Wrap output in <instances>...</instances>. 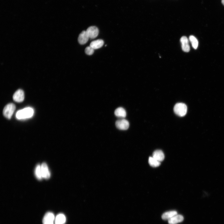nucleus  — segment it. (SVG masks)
I'll use <instances>...</instances> for the list:
<instances>
[{
  "label": "nucleus",
  "instance_id": "17",
  "mask_svg": "<svg viewBox=\"0 0 224 224\" xmlns=\"http://www.w3.org/2000/svg\"><path fill=\"white\" fill-rule=\"evenodd\" d=\"M149 165L153 167H158L160 165V162L156 160L153 156L149 158Z\"/></svg>",
  "mask_w": 224,
  "mask_h": 224
},
{
  "label": "nucleus",
  "instance_id": "15",
  "mask_svg": "<svg viewBox=\"0 0 224 224\" xmlns=\"http://www.w3.org/2000/svg\"><path fill=\"white\" fill-rule=\"evenodd\" d=\"M177 214V212L175 211H171L164 213L162 218L163 220H168L175 216Z\"/></svg>",
  "mask_w": 224,
  "mask_h": 224
},
{
  "label": "nucleus",
  "instance_id": "8",
  "mask_svg": "<svg viewBox=\"0 0 224 224\" xmlns=\"http://www.w3.org/2000/svg\"><path fill=\"white\" fill-rule=\"evenodd\" d=\"M183 50L185 52H188L190 51V46L189 40L186 36L182 37L180 39Z\"/></svg>",
  "mask_w": 224,
  "mask_h": 224
},
{
  "label": "nucleus",
  "instance_id": "16",
  "mask_svg": "<svg viewBox=\"0 0 224 224\" xmlns=\"http://www.w3.org/2000/svg\"><path fill=\"white\" fill-rule=\"evenodd\" d=\"M66 218L65 215L62 214H58L55 220V224H64L66 222Z\"/></svg>",
  "mask_w": 224,
  "mask_h": 224
},
{
  "label": "nucleus",
  "instance_id": "7",
  "mask_svg": "<svg viewBox=\"0 0 224 224\" xmlns=\"http://www.w3.org/2000/svg\"><path fill=\"white\" fill-rule=\"evenodd\" d=\"M55 217L54 214L49 212L44 216L43 219V224H54Z\"/></svg>",
  "mask_w": 224,
  "mask_h": 224
},
{
  "label": "nucleus",
  "instance_id": "21",
  "mask_svg": "<svg viewBox=\"0 0 224 224\" xmlns=\"http://www.w3.org/2000/svg\"><path fill=\"white\" fill-rule=\"evenodd\" d=\"M222 3L223 5L224 6V0H222Z\"/></svg>",
  "mask_w": 224,
  "mask_h": 224
},
{
  "label": "nucleus",
  "instance_id": "9",
  "mask_svg": "<svg viewBox=\"0 0 224 224\" xmlns=\"http://www.w3.org/2000/svg\"><path fill=\"white\" fill-rule=\"evenodd\" d=\"M42 177L46 179H48L50 177V173L48 166L45 163H43L41 166Z\"/></svg>",
  "mask_w": 224,
  "mask_h": 224
},
{
  "label": "nucleus",
  "instance_id": "4",
  "mask_svg": "<svg viewBox=\"0 0 224 224\" xmlns=\"http://www.w3.org/2000/svg\"><path fill=\"white\" fill-rule=\"evenodd\" d=\"M129 124L128 121L124 119L118 120L116 122V127L120 130H127L129 128Z\"/></svg>",
  "mask_w": 224,
  "mask_h": 224
},
{
  "label": "nucleus",
  "instance_id": "2",
  "mask_svg": "<svg viewBox=\"0 0 224 224\" xmlns=\"http://www.w3.org/2000/svg\"><path fill=\"white\" fill-rule=\"evenodd\" d=\"M187 110V105L183 103H176L174 107V111L175 114L180 117H183L186 115Z\"/></svg>",
  "mask_w": 224,
  "mask_h": 224
},
{
  "label": "nucleus",
  "instance_id": "5",
  "mask_svg": "<svg viewBox=\"0 0 224 224\" xmlns=\"http://www.w3.org/2000/svg\"><path fill=\"white\" fill-rule=\"evenodd\" d=\"M86 32L89 38L92 39L96 38L99 33L98 29L95 26L89 27Z\"/></svg>",
  "mask_w": 224,
  "mask_h": 224
},
{
  "label": "nucleus",
  "instance_id": "12",
  "mask_svg": "<svg viewBox=\"0 0 224 224\" xmlns=\"http://www.w3.org/2000/svg\"><path fill=\"white\" fill-rule=\"evenodd\" d=\"M104 43L103 41L101 39H98L93 41L90 45L94 49H98L103 46Z\"/></svg>",
  "mask_w": 224,
  "mask_h": 224
},
{
  "label": "nucleus",
  "instance_id": "1",
  "mask_svg": "<svg viewBox=\"0 0 224 224\" xmlns=\"http://www.w3.org/2000/svg\"><path fill=\"white\" fill-rule=\"evenodd\" d=\"M34 114L33 108L27 107L17 111L16 116L18 119H23L31 118Z\"/></svg>",
  "mask_w": 224,
  "mask_h": 224
},
{
  "label": "nucleus",
  "instance_id": "10",
  "mask_svg": "<svg viewBox=\"0 0 224 224\" xmlns=\"http://www.w3.org/2000/svg\"><path fill=\"white\" fill-rule=\"evenodd\" d=\"M152 156L160 162L163 161L165 158L164 153L162 150H156L154 151Z\"/></svg>",
  "mask_w": 224,
  "mask_h": 224
},
{
  "label": "nucleus",
  "instance_id": "20",
  "mask_svg": "<svg viewBox=\"0 0 224 224\" xmlns=\"http://www.w3.org/2000/svg\"><path fill=\"white\" fill-rule=\"evenodd\" d=\"M94 50L95 49L91 46H89L86 48L85 51L86 54L88 55H91L93 54Z\"/></svg>",
  "mask_w": 224,
  "mask_h": 224
},
{
  "label": "nucleus",
  "instance_id": "19",
  "mask_svg": "<svg viewBox=\"0 0 224 224\" xmlns=\"http://www.w3.org/2000/svg\"><path fill=\"white\" fill-rule=\"evenodd\" d=\"M35 174L38 180H40L42 178L41 174V166L39 165H37L35 168Z\"/></svg>",
  "mask_w": 224,
  "mask_h": 224
},
{
  "label": "nucleus",
  "instance_id": "11",
  "mask_svg": "<svg viewBox=\"0 0 224 224\" xmlns=\"http://www.w3.org/2000/svg\"><path fill=\"white\" fill-rule=\"evenodd\" d=\"M89 38L86 31H83L79 34L78 40L79 44H84L87 42Z\"/></svg>",
  "mask_w": 224,
  "mask_h": 224
},
{
  "label": "nucleus",
  "instance_id": "18",
  "mask_svg": "<svg viewBox=\"0 0 224 224\" xmlns=\"http://www.w3.org/2000/svg\"><path fill=\"white\" fill-rule=\"evenodd\" d=\"M189 39L193 48L194 49H196L198 46V41L197 38L194 36L191 35L189 37Z\"/></svg>",
  "mask_w": 224,
  "mask_h": 224
},
{
  "label": "nucleus",
  "instance_id": "14",
  "mask_svg": "<svg viewBox=\"0 0 224 224\" xmlns=\"http://www.w3.org/2000/svg\"><path fill=\"white\" fill-rule=\"evenodd\" d=\"M115 114L118 117L124 118L126 117V113L125 110L124 108L120 107L115 110Z\"/></svg>",
  "mask_w": 224,
  "mask_h": 224
},
{
  "label": "nucleus",
  "instance_id": "13",
  "mask_svg": "<svg viewBox=\"0 0 224 224\" xmlns=\"http://www.w3.org/2000/svg\"><path fill=\"white\" fill-rule=\"evenodd\" d=\"M184 220L183 217L181 215H176L168 220L169 224H177L182 222Z\"/></svg>",
  "mask_w": 224,
  "mask_h": 224
},
{
  "label": "nucleus",
  "instance_id": "6",
  "mask_svg": "<svg viewBox=\"0 0 224 224\" xmlns=\"http://www.w3.org/2000/svg\"><path fill=\"white\" fill-rule=\"evenodd\" d=\"M14 100L16 102H23L25 99V94L24 91L21 89H19L14 95Z\"/></svg>",
  "mask_w": 224,
  "mask_h": 224
},
{
  "label": "nucleus",
  "instance_id": "3",
  "mask_svg": "<svg viewBox=\"0 0 224 224\" xmlns=\"http://www.w3.org/2000/svg\"><path fill=\"white\" fill-rule=\"evenodd\" d=\"M15 109V106L13 103H11L7 105L3 110V115L7 119H10Z\"/></svg>",
  "mask_w": 224,
  "mask_h": 224
}]
</instances>
